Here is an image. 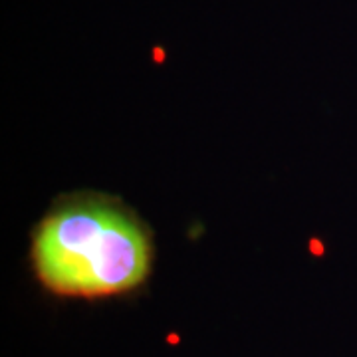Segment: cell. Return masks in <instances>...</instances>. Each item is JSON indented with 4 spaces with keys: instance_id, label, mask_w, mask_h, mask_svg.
<instances>
[{
    "instance_id": "obj_1",
    "label": "cell",
    "mask_w": 357,
    "mask_h": 357,
    "mask_svg": "<svg viewBox=\"0 0 357 357\" xmlns=\"http://www.w3.org/2000/svg\"><path fill=\"white\" fill-rule=\"evenodd\" d=\"M151 238L139 218L114 199L76 197L38 225L32 262L60 296L103 298L135 290L151 270Z\"/></svg>"
}]
</instances>
